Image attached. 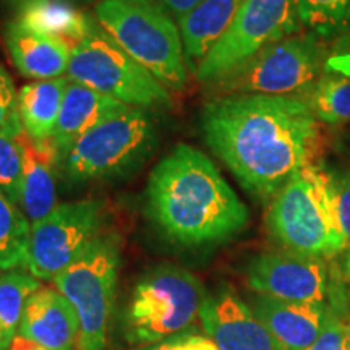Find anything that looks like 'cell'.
I'll return each instance as SVG.
<instances>
[{"instance_id": "cell-11", "label": "cell", "mask_w": 350, "mask_h": 350, "mask_svg": "<svg viewBox=\"0 0 350 350\" xmlns=\"http://www.w3.org/2000/svg\"><path fill=\"white\" fill-rule=\"evenodd\" d=\"M104 221V204L99 200L57 204L51 214L31 224L26 271L39 281H54L103 235Z\"/></svg>"}, {"instance_id": "cell-8", "label": "cell", "mask_w": 350, "mask_h": 350, "mask_svg": "<svg viewBox=\"0 0 350 350\" xmlns=\"http://www.w3.org/2000/svg\"><path fill=\"white\" fill-rule=\"evenodd\" d=\"M120 265V239L103 234L52 281L78 314L80 338L77 350L106 349Z\"/></svg>"}, {"instance_id": "cell-9", "label": "cell", "mask_w": 350, "mask_h": 350, "mask_svg": "<svg viewBox=\"0 0 350 350\" xmlns=\"http://www.w3.org/2000/svg\"><path fill=\"white\" fill-rule=\"evenodd\" d=\"M67 77L131 109L151 112L172 106L167 88L131 59L98 20L73 49Z\"/></svg>"}, {"instance_id": "cell-16", "label": "cell", "mask_w": 350, "mask_h": 350, "mask_svg": "<svg viewBox=\"0 0 350 350\" xmlns=\"http://www.w3.org/2000/svg\"><path fill=\"white\" fill-rule=\"evenodd\" d=\"M3 41L13 65L21 75L34 81L67 77L73 47L60 39L47 36L20 21H8Z\"/></svg>"}, {"instance_id": "cell-38", "label": "cell", "mask_w": 350, "mask_h": 350, "mask_svg": "<svg viewBox=\"0 0 350 350\" xmlns=\"http://www.w3.org/2000/svg\"><path fill=\"white\" fill-rule=\"evenodd\" d=\"M73 2V0H72ZM77 2H90V0H77Z\"/></svg>"}, {"instance_id": "cell-4", "label": "cell", "mask_w": 350, "mask_h": 350, "mask_svg": "<svg viewBox=\"0 0 350 350\" xmlns=\"http://www.w3.org/2000/svg\"><path fill=\"white\" fill-rule=\"evenodd\" d=\"M268 229L284 250L329 258L347 248L321 165L297 172L271 200Z\"/></svg>"}, {"instance_id": "cell-30", "label": "cell", "mask_w": 350, "mask_h": 350, "mask_svg": "<svg viewBox=\"0 0 350 350\" xmlns=\"http://www.w3.org/2000/svg\"><path fill=\"white\" fill-rule=\"evenodd\" d=\"M138 350H219V347L208 336L187 331L182 332V334L161 340V342L144 345V347H139Z\"/></svg>"}, {"instance_id": "cell-17", "label": "cell", "mask_w": 350, "mask_h": 350, "mask_svg": "<svg viewBox=\"0 0 350 350\" xmlns=\"http://www.w3.org/2000/svg\"><path fill=\"white\" fill-rule=\"evenodd\" d=\"M23 148V180H21L18 208L29 224L41 221L57 206L55 177L59 169V152L54 143L33 142L28 135L21 133Z\"/></svg>"}, {"instance_id": "cell-10", "label": "cell", "mask_w": 350, "mask_h": 350, "mask_svg": "<svg viewBox=\"0 0 350 350\" xmlns=\"http://www.w3.org/2000/svg\"><path fill=\"white\" fill-rule=\"evenodd\" d=\"M301 29L297 0H245L229 28L196 67V80L208 85Z\"/></svg>"}, {"instance_id": "cell-29", "label": "cell", "mask_w": 350, "mask_h": 350, "mask_svg": "<svg viewBox=\"0 0 350 350\" xmlns=\"http://www.w3.org/2000/svg\"><path fill=\"white\" fill-rule=\"evenodd\" d=\"M306 350H349V325L334 308H327L321 334Z\"/></svg>"}, {"instance_id": "cell-19", "label": "cell", "mask_w": 350, "mask_h": 350, "mask_svg": "<svg viewBox=\"0 0 350 350\" xmlns=\"http://www.w3.org/2000/svg\"><path fill=\"white\" fill-rule=\"evenodd\" d=\"M243 2L245 0H203L178 20L183 49L191 73H195L201 60L229 28Z\"/></svg>"}, {"instance_id": "cell-28", "label": "cell", "mask_w": 350, "mask_h": 350, "mask_svg": "<svg viewBox=\"0 0 350 350\" xmlns=\"http://www.w3.org/2000/svg\"><path fill=\"white\" fill-rule=\"evenodd\" d=\"M23 133V125L20 119L18 91L12 77L0 64V135L20 137Z\"/></svg>"}, {"instance_id": "cell-33", "label": "cell", "mask_w": 350, "mask_h": 350, "mask_svg": "<svg viewBox=\"0 0 350 350\" xmlns=\"http://www.w3.org/2000/svg\"><path fill=\"white\" fill-rule=\"evenodd\" d=\"M7 350H44L42 347H39L38 344H34L33 340L23 338V336L16 334L15 338H13L12 344L8 345Z\"/></svg>"}, {"instance_id": "cell-24", "label": "cell", "mask_w": 350, "mask_h": 350, "mask_svg": "<svg viewBox=\"0 0 350 350\" xmlns=\"http://www.w3.org/2000/svg\"><path fill=\"white\" fill-rule=\"evenodd\" d=\"M31 224L5 195L0 193V271H13L26 265Z\"/></svg>"}, {"instance_id": "cell-21", "label": "cell", "mask_w": 350, "mask_h": 350, "mask_svg": "<svg viewBox=\"0 0 350 350\" xmlns=\"http://www.w3.org/2000/svg\"><path fill=\"white\" fill-rule=\"evenodd\" d=\"M15 20L34 31L67 42L73 49L86 38L94 23L91 16L78 10L72 0H33L16 10Z\"/></svg>"}, {"instance_id": "cell-35", "label": "cell", "mask_w": 350, "mask_h": 350, "mask_svg": "<svg viewBox=\"0 0 350 350\" xmlns=\"http://www.w3.org/2000/svg\"><path fill=\"white\" fill-rule=\"evenodd\" d=\"M2 2H5V3H8V5L15 7L16 10H18L20 7L26 5V3H28V2H33V0H2Z\"/></svg>"}, {"instance_id": "cell-15", "label": "cell", "mask_w": 350, "mask_h": 350, "mask_svg": "<svg viewBox=\"0 0 350 350\" xmlns=\"http://www.w3.org/2000/svg\"><path fill=\"white\" fill-rule=\"evenodd\" d=\"M252 310L268 327L281 350H306L312 347L325 327L327 306L278 300L256 295Z\"/></svg>"}, {"instance_id": "cell-27", "label": "cell", "mask_w": 350, "mask_h": 350, "mask_svg": "<svg viewBox=\"0 0 350 350\" xmlns=\"http://www.w3.org/2000/svg\"><path fill=\"white\" fill-rule=\"evenodd\" d=\"M327 185H329L336 213H338L340 229L345 243L350 248V167L344 165H323Z\"/></svg>"}, {"instance_id": "cell-22", "label": "cell", "mask_w": 350, "mask_h": 350, "mask_svg": "<svg viewBox=\"0 0 350 350\" xmlns=\"http://www.w3.org/2000/svg\"><path fill=\"white\" fill-rule=\"evenodd\" d=\"M305 99L321 124H350V73L325 70Z\"/></svg>"}, {"instance_id": "cell-37", "label": "cell", "mask_w": 350, "mask_h": 350, "mask_svg": "<svg viewBox=\"0 0 350 350\" xmlns=\"http://www.w3.org/2000/svg\"><path fill=\"white\" fill-rule=\"evenodd\" d=\"M349 350H350V325H349Z\"/></svg>"}, {"instance_id": "cell-20", "label": "cell", "mask_w": 350, "mask_h": 350, "mask_svg": "<svg viewBox=\"0 0 350 350\" xmlns=\"http://www.w3.org/2000/svg\"><path fill=\"white\" fill-rule=\"evenodd\" d=\"M68 83V77H60L28 83L18 91L21 125L33 142H51L54 137Z\"/></svg>"}, {"instance_id": "cell-7", "label": "cell", "mask_w": 350, "mask_h": 350, "mask_svg": "<svg viewBox=\"0 0 350 350\" xmlns=\"http://www.w3.org/2000/svg\"><path fill=\"white\" fill-rule=\"evenodd\" d=\"M157 129L148 111L129 109L81 135L60 156L70 183L112 180L137 170L152 154Z\"/></svg>"}, {"instance_id": "cell-26", "label": "cell", "mask_w": 350, "mask_h": 350, "mask_svg": "<svg viewBox=\"0 0 350 350\" xmlns=\"http://www.w3.org/2000/svg\"><path fill=\"white\" fill-rule=\"evenodd\" d=\"M23 180V148L18 137L0 135V193L18 206Z\"/></svg>"}, {"instance_id": "cell-14", "label": "cell", "mask_w": 350, "mask_h": 350, "mask_svg": "<svg viewBox=\"0 0 350 350\" xmlns=\"http://www.w3.org/2000/svg\"><path fill=\"white\" fill-rule=\"evenodd\" d=\"M18 334L44 350H77L78 314L55 287H41L26 301Z\"/></svg>"}, {"instance_id": "cell-1", "label": "cell", "mask_w": 350, "mask_h": 350, "mask_svg": "<svg viewBox=\"0 0 350 350\" xmlns=\"http://www.w3.org/2000/svg\"><path fill=\"white\" fill-rule=\"evenodd\" d=\"M319 124L304 96H217L201 111L209 150L261 201L273 200L297 172L313 164L323 142Z\"/></svg>"}, {"instance_id": "cell-25", "label": "cell", "mask_w": 350, "mask_h": 350, "mask_svg": "<svg viewBox=\"0 0 350 350\" xmlns=\"http://www.w3.org/2000/svg\"><path fill=\"white\" fill-rule=\"evenodd\" d=\"M300 23L329 41L350 33V0H297Z\"/></svg>"}, {"instance_id": "cell-12", "label": "cell", "mask_w": 350, "mask_h": 350, "mask_svg": "<svg viewBox=\"0 0 350 350\" xmlns=\"http://www.w3.org/2000/svg\"><path fill=\"white\" fill-rule=\"evenodd\" d=\"M247 282L258 295L325 305L329 292V269L325 258L288 250L266 252L248 265Z\"/></svg>"}, {"instance_id": "cell-5", "label": "cell", "mask_w": 350, "mask_h": 350, "mask_svg": "<svg viewBox=\"0 0 350 350\" xmlns=\"http://www.w3.org/2000/svg\"><path fill=\"white\" fill-rule=\"evenodd\" d=\"M209 294L203 282L180 266L146 271L135 284L122 318V332L135 347L187 332L200 319Z\"/></svg>"}, {"instance_id": "cell-6", "label": "cell", "mask_w": 350, "mask_h": 350, "mask_svg": "<svg viewBox=\"0 0 350 350\" xmlns=\"http://www.w3.org/2000/svg\"><path fill=\"white\" fill-rule=\"evenodd\" d=\"M329 46L312 33L271 44L224 77L208 83L211 98L229 94L304 96L325 72Z\"/></svg>"}, {"instance_id": "cell-3", "label": "cell", "mask_w": 350, "mask_h": 350, "mask_svg": "<svg viewBox=\"0 0 350 350\" xmlns=\"http://www.w3.org/2000/svg\"><path fill=\"white\" fill-rule=\"evenodd\" d=\"M96 20L169 91L185 90L190 67L180 28L157 0H100Z\"/></svg>"}, {"instance_id": "cell-2", "label": "cell", "mask_w": 350, "mask_h": 350, "mask_svg": "<svg viewBox=\"0 0 350 350\" xmlns=\"http://www.w3.org/2000/svg\"><path fill=\"white\" fill-rule=\"evenodd\" d=\"M146 214L170 242L204 247L245 230L248 209L206 154L178 143L151 170Z\"/></svg>"}, {"instance_id": "cell-36", "label": "cell", "mask_w": 350, "mask_h": 350, "mask_svg": "<svg viewBox=\"0 0 350 350\" xmlns=\"http://www.w3.org/2000/svg\"><path fill=\"white\" fill-rule=\"evenodd\" d=\"M347 274H349V281H350V252H349V256H347Z\"/></svg>"}, {"instance_id": "cell-13", "label": "cell", "mask_w": 350, "mask_h": 350, "mask_svg": "<svg viewBox=\"0 0 350 350\" xmlns=\"http://www.w3.org/2000/svg\"><path fill=\"white\" fill-rule=\"evenodd\" d=\"M200 321L219 350H281L252 306L232 288L208 297Z\"/></svg>"}, {"instance_id": "cell-18", "label": "cell", "mask_w": 350, "mask_h": 350, "mask_svg": "<svg viewBox=\"0 0 350 350\" xmlns=\"http://www.w3.org/2000/svg\"><path fill=\"white\" fill-rule=\"evenodd\" d=\"M129 109L131 107L119 100L70 80L67 91H65L62 109H60L59 122H57L54 137H52V143L59 152V159L81 135L112 117L120 116Z\"/></svg>"}, {"instance_id": "cell-31", "label": "cell", "mask_w": 350, "mask_h": 350, "mask_svg": "<svg viewBox=\"0 0 350 350\" xmlns=\"http://www.w3.org/2000/svg\"><path fill=\"white\" fill-rule=\"evenodd\" d=\"M325 70L350 73V33L332 41Z\"/></svg>"}, {"instance_id": "cell-32", "label": "cell", "mask_w": 350, "mask_h": 350, "mask_svg": "<svg viewBox=\"0 0 350 350\" xmlns=\"http://www.w3.org/2000/svg\"><path fill=\"white\" fill-rule=\"evenodd\" d=\"M165 10L170 13L174 20H182L187 13H190L196 5H200L203 0H157Z\"/></svg>"}, {"instance_id": "cell-23", "label": "cell", "mask_w": 350, "mask_h": 350, "mask_svg": "<svg viewBox=\"0 0 350 350\" xmlns=\"http://www.w3.org/2000/svg\"><path fill=\"white\" fill-rule=\"evenodd\" d=\"M41 287V281L29 273L5 271L0 274V332L5 349L18 334L26 301Z\"/></svg>"}, {"instance_id": "cell-34", "label": "cell", "mask_w": 350, "mask_h": 350, "mask_svg": "<svg viewBox=\"0 0 350 350\" xmlns=\"http://www.w3.org/2000/svg\"><path fill=\"white\" fill-rule=\"evenodd\" d=\"M338 143H339L340 152H342V154L350 161V131H345L344 135H340Z\"/></svg>"}]
</instances>
